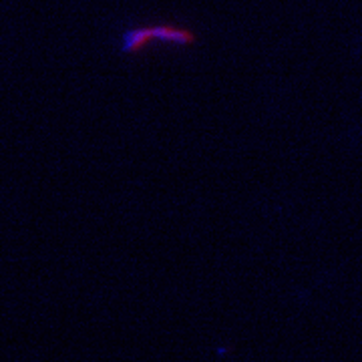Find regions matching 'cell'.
Wrapping results in <instances>:
<instances>
[{
	"label": "cell",
	"instance_id": "6da1fadb",
	"mask_svg": "<svg viewBox=\"0 0 362 362\" xmlns=\"http://www.w3.org/2000/svg\"><path fill=\"white\" fill-rule=\"evenodd\" d=\"M197 35L192 28L175 23H156L129 28L123 37V51L129 54H139L151 49L153 45H169V47H194Z\"/></svg>",
	"mask_w": 362,
	"mask_h": 362
}]
</instances>
